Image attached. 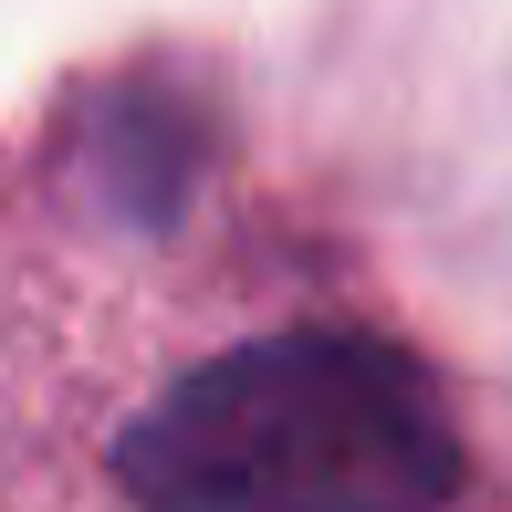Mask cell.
Returning <instances> with one entry per match:
<instances>
[{
    "label": "cell",
    "mask_w": 512,
    "mask_h": 512,
    "mask_svg": "<svg viewBox=\"0 0 512 512\" xmlns=\"http://www.w3.org/2000/svg\"><path fill=\"white\" fill-rule=\"evenodd\" d=\"M147 502H439L471 481L418 356L335 324L189 366L115 450Z\"/></svg>",
    "instance_id": "1"
}]
</instances>
